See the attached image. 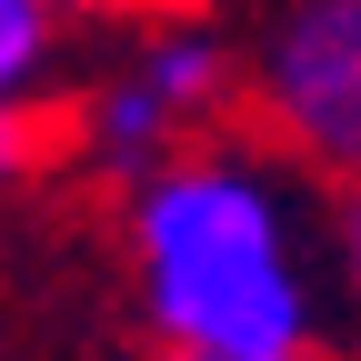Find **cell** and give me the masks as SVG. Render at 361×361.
I'll use <instances>...</instances> for the list:
<instances>
[{
	"label": "cell",
	"instance_id": "6da1fadb",
	"mask_svg": "<svg viewBox=\"0 0 361 361\" xmlns=\"http://www.w3.org/2000/svg\"><path fill=\"white\" fill-rule=\"evenodd\" d=\"M121 261L171 361L322 351V311H331L322 211L291 191V161L241 151L231 130L121 180Z\"/></svg>",
	"mask_w": 361,
	"mask_h": 361
},
{
	"label": "cell",
	"instance_id": "7a4b0ae2",
	"mask_svg": "<svg viewBox=\"0 0 361 361\" xmlns=\"http://www.w3.org/2000/svg\"><path fill=\"white\" fill-rule=\"evenodd\" d=\"M231 121H241V40L191 20L180 0H161V11H141L121 30V51L61 101L51 141L80 171H101V180H141V171H161L180 151L221 141Z\"/></svg>",
	"mask_w": 361,
	"mask_h": 361
},
{
	"label": "cell",
	"instance_id": "3957f363",
	"mask_svg": "<svg viewBox=\"0 0 361 361\" xmlns=\"http://www.w3.org/2000/svg\"><path fill=\"white\" fill-rule=\"evenodd\" d=\"M241 111L301 180L361 171V0H271L241 51Z\"/></svg>",
	"mask_w": 361,
	"mask_h": 361
},
{
	"label": "cell",
	"instance_id": "277c9868",
	"mask_svg": "<svg viewBox=\"0 0 361 361\" xmlns=\"http://www.w3.org/2000/svg\"><path fill=\"white\" fill-rule=\"evenodd\" d=\"M51 61H61V11L51 0H0V191L51 151V121H40Z\"/></svg>",
	"mask_w": 361,
	"mask_h": 361
},
{
	"label": "cell",
	"instance_id": "5b68a950",
	"mask_svg": "<svg viewBox=\"0 0 361 361\" xmlns=\"http://www.w3.org/2000/svg\"><path fill=\"white\" fill-rule=\"evenodd\" d=\"M322 261H331V301L361 322V171L331 180V211H322Z\"/></svg>",
	"mask_w": 361,
	"mask_h": 361
},
{
	"label": "cell",
	"instance_id": "8992f818",
	"mask_svg": "<svg viewBox=\"0 0 361 361\" xmlns=\"http://www.w3.org/2000/svg\"><path fill=\"white\" fill-rule=\"evenodd\" d=\"M61 20H141V11H161V0H51Z\"/></svg>",
	"mask_w": 361,
	"mask_h": 361
},
{
	"label": "cell",
	"instance_id": "52a82bcc",
	"mask_svg": "<svg viewBox=\"0 0 361 361\" xmlns=\"http://www.w3.org/2000/svg\"><path fill=\"white\" fill-rule=\"evenodd\" d=\"M191 361H322V351H191Z\"/></svg>",
	"mask_w": 361,
	"mask_h": 361
},
{
	"label": "cell",
	"instance_id": "ba28073f",
	"mask_svg": "<svg viewBox=\"0 0 361 361\" xmlns=\"http://www.w3.org/2000/svg\"><path fill=\"white\" fill-rule=\"evenodd\" d=\"M351 361H361V351H351Z\"/></svg>",
	"mask_w": 361,
	"mask_h": 361
}]
</instances>
